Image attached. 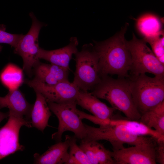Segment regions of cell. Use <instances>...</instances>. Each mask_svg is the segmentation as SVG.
Returning a JSON list of instances; mask_svg holds the SVG:
<instances>
[{"mask_svg":"<svg viewBox=\"0 0 164 164\" xmlns=\"http://www.w3.org/2000/svg\"><path fill=\"white\" fill-rule=\"evenodd\" d=\"M32 20L30 28L25 35H23L16 46L14 53L22 58L23 69L29 77L33 75L34 67L39 61L38 57L40 47L38 37L40 30L46 24L39 21L33 12L29 13Z\"/></svg>","mask_w":164,"mask_h":164,"instance_id":"8","label":"cell"},{"mask_svg":"<svg viewBox=\"0 0 164 164\" xmlns=\"http://www.w3.org/2000/svg\"><path fill=\"white\" fill-rule=\"evenodd\" d=\"M109 123L121 125L125 127L131 132L138 135L149 136L157 140L164 141V135H162L152 128H150L142 122L128 119L113 118Z\"/></svg>","mask_w":164,"mask_h":164,"instance_id":"19","label":"cell"},{"mask_svg":"<svg viewBox=\"0 0 164 164\" xmlns=\"http://www.w3.org/2000/svg\"><path fill=\"white\" fill-rule=\"evenodd\" d=\"M6 30L5 25H0V43L7 44L14 48L23 34H11L6 32Z\"/></svg>","mask_w":164,"mask_h":164,"instance_id":"25","label":"cell"},{"mask_svg":"<svg viewBox=\"0 0 164 164\" xmlns=\"http://www.w3.org/2000/svg\"><path fill=\"white\" fill-rule=\"evenodd\" d=\"M11 64H9L2 70L0 74V80L2 84L9 90L17 88L22 82V79L13 77H22L20 70Z\"/></svg>","mask_w":164,"mask_h":164,"instance_id":"22","label":"cell"},{"mask_svg":"<svg viewBox=\"0 0 164 164\" xmlns=\"http://www.w3.org/2000/svg\"><path fill=\"white\" fill-rule=\"evenodd\" d=\"M69 70L54 64L40 61L33 67L32 74L35 80L47 85H53L69 81Z\"/></svg>","mask_w":164,"mask_h":164,"instance_id":"14","label":"cell"},{"mask_svg":"<svg viewBox=\"0 0 164 164\" xmlns=\"http://www.w3.org/2000/svg\"><path fill=\"white\" fill-rule=\"evenodd\" d=\"M156 162L164 164V141L157 140L155 150Z\"/></svg>","mask_w":164,"mask_h":164,"instance_id":"26","label":"cell"},{"mask_svg":"<svg viewBox=\"0 0 164 164\" xmlns=\"http://www.w3.org/2000/svg\"><path fill=\"white\" fill-rule=\"evenodd\" d=\"M74 55L76 70L73 83L80 90L91 91L101 78L99 57L93 44H84Z\"/></svg>","mask_w":164,"mask_h":164,"instance_id":"4","label":"cell"},{"mask_svg":"<svg viewBox=\"0 0 164 164\" xmlns=\"http://www.w3.org/2000/svg\"><path fill=\"white\" fill-rule=\"evenodd\" d=\"M78 41L76 37H72L69 43L64 47L52 50H46L39 48L38 57L51 63L67 68L70 70L69 63L73 55L78 51Z\"/></svg>","mask_w":164,"mask_h":164,"instance_id":"13","label":"cell"},{"mask_svg":"<svg viewBox=\"0 0 164 164\" xmlns=\"http://www.w3.org/2000/svg\"><path fill=\"white\" fill-rule=\"evenodd\" d=\"M9 116V112L6 113H4L0 111V123L4 119L8 118Z\"/></svg>","mask_w":164,"mask_h":164,"instance_id":"27","label":"cell"},{"mask_svg":"<svg viewBox=\"0 0 164 164\" xmlns=\"http://www.w3.org/2000/svg\"><path fill=\"white\" fill-rule=\"evenodd\" d=\"M86 135L81 142L105 140L111 143L113 150L124 147V145H134L148 140L151 138L137 135L121 125L105 124L96 128L86 124Z\"/></svg>","mask_w":164,"mask_h":164,"instance_id":"5","label":"cell"},{"mask_svg":"<svg viewBox=\"0 0 164 164\" xmlns=\"http://www.w3.org/2000/svg\"><path fill=\"white\" fill-rule=\"evenodd\" d=\"M77 139L70 136L69 156L66 164H92L87 156L77 144Z\"/></svg>","mask_w":164,"mask_h":164,"instance_id":"23","label":"cell"},{"mask_svg":"<svg viewBox=\"0 0 164 164\" xmlns=\"http://www.w3.org/2000/svg\"><path fill=\"white\" fill-rule=\"evenodd\" d=\"M4 108H7L9 110L30 121L33 104L27 101L24 95L18 88L9 90L8 93L4 97Z\"/></svg>","mask_w":164,"mask_h":164,"instance_id":"16","label":"cell"},{"mask_svg":"<svg viewBox=\"0 0 164 164\" xmlns=\"http://www.w3.org/2000/svg\"><path fill=\"white\" fill-rule=\"evenodd\" d=\"M2 49V46L0 44V52ZM3 103V97L0 96V109L2 108Z\"/></svg>","mask_w":164,"mask_h":164,"instance_id":"28","label":"cell"},{"mask_svg":"<svg viewBox=\"0 0 164 164\" xmlns=\"http://www.w3.org/2000/svg\"><path fill=\"white\" fill-rule=\"evenodd\" d=\"M139 121L164 135V101L154 108L142 114Z\"/></svg>","mask_w":164,"mask_h":164,"instance_id":"20","label":"cell"},{"mask_svg":"<svg viewBox=\"0 0 164 164\" xmlns=\"http://www.w3.org/2000/svg\"><path fill=\"white\" fill-rule=\"evenodd\" d=\"M127 78L102 76L91 93L98 98L107 101L116 110L123 113L127 119L139 121L141 115L134 102Z\"/></svg>","mask_w":164,"mask_h":164,"instance_id":"2","label":"cell"},{"mask_svg":"<svg viewBox=\"0 0 164 164\" xmlns=\"http://www.w3.org/2000/svg\"><path fill=\"white\" fill-rule=\"evenodd\" d=\"M128 26L126 24L119 32L107 40L94 41L101 77L109 75H117L120 78L130 77L132 60L125 37Z\"/></svg>","mask_w":164,"mask_h":164,"instance_id":"1","label":"cell"},{"mask_svg":"<svg viewBox=\"0 0 164 164\" xmlns=\"http://www.w3.org/2000/svg\"><path fill=\"white\" fill-rule=\"evenodd\" d=\"M79 146L92 164H115L112 152L106 149L97 141L81 142Z\"/></svg>","mask_w":164,"mask_h":164,"instance_id":"17","label":"cell"},{"mask_svg":"<svg viewBox=\"0 0 164 164\" xmlns=\"http://www.w3.org/2000/svg\"><path fill=\"white\" fill-rule=\"evenodd\" d=\"M150 45L152 50L159 61L164 65V32L162 30L156 35L143 39Z\"/></svg>","mask_w":164,"mask_h":164,"instance_id":"24","label":"cell"},{"mask_svg":"<svg viewBox=\"0 0 164 164\" xmlns=\"http://www.w3.org/2000/svg\"><path fill=\"white\" fill-rule=\"evenodd\" d=\"M25 83L32 88L35 91L40 93L47 102L59 104L76 101L79 88L73 82L69 81L49 85L34 79L26 80Z\"/></svg>","mask_w":164,"mask_h":164,"instance_id":"11","label":"cell"},{"mask_svg":"<svg viewBox=\"0 0 164 164\" xmlns=\"http://www.w3.org/2000/svg\"><path fill=\"white\" fill-rule=\"evenodd\" d=\"M7 123L0 128V160L18 151L24 149L19 142V134L22 127L31 128L30 121L24 117L9 111Z\"/></svg>","mask_w":164,"mask_h":164,"instance_id":"9","label":"cell"},{"mask_svg":"<svg viewBox=\"0 0 164 164\" xmlns=\"http://www.w3.org/2000/svg\"><path fill=\"white\" fill-rule=\"evenodd\" d=\"M35 92L36 98L33 105L30 121L32 127L43 132L48 126V121L51 112L45 97L39 92Z\"/></svg>","mask_w":164,"mask_h":164,"instance_id":"18","label":"cell"},{"mask_svg":"<svg viewBox=\"0 0 164 164\" xmlns=\"http://www.w3.org/2000/svg\"><path fill=\"white\" fill-rule=\"evenodd\" d=\"M164 76L141 74L128 78L134 102L141 115L164 101Z\"/></svg>","mask_w":164,"mask_h":164,"instance_id":"3","label":"cell"},{"mask_svg":"<svg viewBox=\"0 0 164 164\" xmlns=\"http://www.w3.org/2000/svg\"><path fill=\"white\" fill-rule=\"evenodd\" d=\"M157 140L152 137L146 141L128 148L113 150L115 164H155Z\"/></svg>","mask_w":164,"mask_h":164,"instance_id":"10","label":"cell"},{"mask_svg":"<svg viewBox=\"0 0 164 164\" xmlns=\"http://www.w3.org/2000/svg\"><path fill=\"white\" fill-rule=\"evenodd\" d=\"M136 25L144 38L155 36L162 30L160 20L155 15L151 14L141 16L137 20Z\"/></svg>","mask_w":164,"mask_h":164,"instance_id":"21","label":"cell"},{"mask_svg":"<svg viewBox=\"0 0 164 164\" xmlns=\"http://www.w3.org/2000/svg\"><path fill=\"white\" fill-rule=\"evenodd\" d=\"M76 102L77 104L89 111L96 118L107 123L114 116L116 110L101 101L91 92L80 90Z\"/></svg>","mask_w":164,"mask_h":164,"instance_id":"12","label":"cell"},{"mask_svg":"<svg viewBox=\"0 0 164 164\" xmlns=\"http://www.w3.org/2000/svg\"><path fill=\"white\" fill-rule=\"evenodd\" d=\"M51 111L59 121L57 131L52 135V138L57 142L61 141L63 133L67 131L73 132L74 136L80 141L86 135V124L83 123L78 112L76 101L59 104L47 102Z\"/></svg>","mask_w":164,"mask_h":164,"instance_id":"6","label":"cell"},{"mask_svg":"<svg viewBox=\"0 0 164 164\" xmlns=\"http://www.w3.org/2000/svg\"><path fill=\"white\" fill-rule=\"evenodd\" d=\"M70 136H65L64 141L57 143L50 147L48 149L40 155L37 153L34 155V164H66L69 156Z\"/></svg>","mask_w":164,"mask_h":164,"instance_id":"15","label":"cell"},{"mask_svg":"<svg viewBox=\"0 0 164 164\" xmlns=\"http://www.w3.org/2000/svg\"><path fill=\"white\" fill-rule=\"evenodd\" d=\"M126 43L131 56L130 71L132 76L146 73L155 76H164V65L159 61L143 39H138L133 34L132 39L126 40Z\"/></svg>","mask_w":164,"mask_h":164,"instance_id":"7","label":"cell"}]
</instances>
